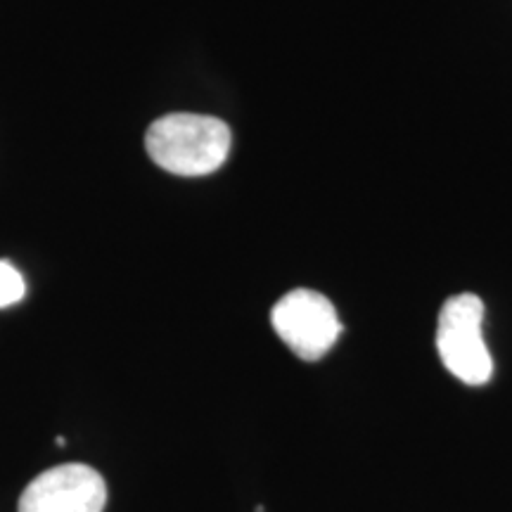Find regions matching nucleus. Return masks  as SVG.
<instances>
[{
    "label": "nucleus",
    "instance_id": "1",
    "mask_svg": "<svg viewBox=\"0 0 512 512\" xmlns=\"http://www.w3.org/2000/svg\"><path fill=\"white\" fill-rule=\"evenodd\" d=\"M230 128L207 114H166L147 128L145 147L159 169L200 178L219 171L230 155Z\"/></svg>",
    "mask_w": 512,
    "mask_h": 512
},
{
    "label": "nucleus",
    "instance_id": "2",
    "mask_svg": "<svg viewBox=\"0 0 512 512\" xmlns=\"http://www.w3.org/2000/svg\"><path fill=\"white\" fill-rule=\"evenodd\" d=\"M484 302L477 294H456L441 306L437 351L448 373L470 387H482L494 375V358L484 342Z\"/></svg>",
    "mask_w": 512,
    "mask_h": 512
},
{
    "label": "nucleus",
    "instance_id": "3",
    "mask_svg": "<svg viewBox=\"0 0 512 512\" xmlns=\"http://www.w3.org/2000/svg\"><path fill=\"white\" fill-rule=\"evenodd\" d=\"M273 330L302 361H318L335 347L342 323L325 294L313 290L287 292L271 311Z\"/></svg>",
    "mask_w": 512,
    "mask_h": 512
},
{
    "label": "nucleus",
    "instance_id": "4",
    "mask_svg": "<svg viewBox=\"0 0 512 512\" xmlns=\"http://www.w3.org/2000/svg\"><path fill=\"white\" fill-rule=\"evenodd\" d=\"M107 484L98 470L67 463L41 472L19 498V512H102Z\"/></svg>",
    "mask_w": 512,
    "mask_h": 512
},
{
    "label": "nucleus",
    "instance_id": "5",
    "mask_svg": "<svg viewBox=\"0 0 512 512\" xmlns=\"http://www.w3.org/2000/svg\"><path fill=\"white\" fill-rule=\"evenodd\" d=\"M27 285H24L22 273L8 261H0V309H8L22 302Z\"/></svg>",
    "mask_w": 512,
    "mask_h": 512
}]
</instances>
